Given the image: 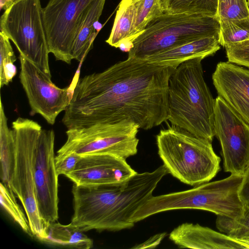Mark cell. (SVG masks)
Instances as JSON below:
<instances>
[{
    "label": "cell",
    "mask_w": 249,
    "mask_h": 249,
    "mask_svg": "<svg viewBox=\"0 0 249 249\" xmlns=\"http://www.w3.org/2000/svg\"><path fill=\"white\" fill-rule=\"evenodd\" d=\"M176 69L128 57L74 83L62 123L67 129L128 120L151 129L167 120L170 78Z\"/></svg>",
    "instance_id": "obj_1"
},
{
    "label": "cell",
    "mask_w": 249,
    "mask_h": 249,
    "mask_svg": "<svg viewBox=\"0 0 249 249\" xmlns=\"http://www.w3.org/2000/svg\"><path fill=\"white\" fill-rule=\"evenodd\" d=\"M168 173L162 165L152 172L137 173L119 183L93 187L74 184L73 214L70 224L83 232L132 228L134 213L153 196L159 182Z\"/></svg>",
    "instance_id": "obj_2"
},
{
    "label": "cell",
    "mask_w": 249,
    "mask_h": 249,
    "mask_svg": "<svg viewBox=\"0 0 249 249\" xmlns=\"http://www.w3.org/2000/svg\"><path fill=\"white\" fill-rule=\"evenodd\" d=\"M202 58L185 61L169 83L168 120L198 137L212 142L215 135V99L204 78Z\"/></svg>",
    "instance_id": "obj_3"
},
{
    "label": "cell",
    "mask_w": 249,
    "mask_h": 249,
    "mask_svg": "<svg viewBox=\"0 0 249 249\" xmlns=\"http://www.w3.org/2000/svg\"><path fill=\"white\" fill-rule=\"evenodd\" d=\"M158 154L168 173L193 186L210 181L220 170L212 142L172 125L156 137Z\"/></svg>",
    "instance_id": "obj_4"
},
{
    "label": "cell",
    "mask_w": 249,
    "mask_h": 249,
    "mask_svg": "<svg viewBox=\"0 0 249 249\" xmlns=\"http://www.w3.org/2000/svg\"><path fill=\"white\" fill-rule=\"evenodd\" d=\"M243 175L231 174L219 180L206 182L192 189L152 196L134 213L136 223L159 213L178 209H199L217 216L236 219L245 208L239 196Z\"/></svg>",
    "instance_id": "obj_5"
},
{
    "label": "cell",
    "mask_w": 249,
    "mask_h": 249,
    "mask_svg": "<svg viewBox=\"0 0 249 249\" xmlns=\"http://www.w3.org/2000/svg\"><path fill=\"white\" fill-rule=\"evenodd\" d=\"M218 17L163 13L153 20L133 41L128 57L144 60L148 57L194 40L219 37Z\"/></svg>",
    "instance_id": "obj_6"
},
{
    "label": "cell",
    "mask_w": 249,
    "mask_h": 249,
    "mask_svg": "<svg viewBox=\"0 0 249 249\" xmlns=\"http://www.w3.org/2000/svg\"><path fill=\"white\" fill-rule=\"evenodd\" d=\"M12 130L16 159L11 187L24 208L32 235L45 242L48 228L39 213L34 175L35 154L42 127L33 120L18 117L12 123Z\"/></svg>",
    "instance_id": "obj_7"
},
{
    "label": "cell",
    "mask_w": 249,
    "mask_h": 249,
    "mask_svg": "<svg viewBox=\"0 0 249 249\" xmlns=\"http://www.w3.org/2000/svg\"><path fill=\"white\" fill-rule=\"evenodd\" d=\"M0 31L13 41L22 55L51 78L50 53L40 0H19L1 16Z\"/></svg>",
    "instance_id": "obj_8"
},
{
    "label": "cell",
    "mask_w": 249,
    "mask_h": 249,
    "mask_svg": "<svg viewBox=\"0 0 249 249\" xmlns=\"http://www.w3.org/2000/svg\"><path fill=\"white\" fill-rule=\"evenodd\" d=\"M139 129L136 124L126 120L68 129L67 139L57 155L110 154L126 159L137 153Z\"/></svg>",
    "instance_id": "obj_9"
},
{
    "label": "cell",
    "mask_w": 249,
    "mask_h": 249,
    "mask_svg": "<svg viewBox=\"0 0 249 249\" xmlns=\"http://www.w3.org/2000/svg\"><path fill=\"white\" fill-rule=\"evenodd\" d=\"M95 0H49L42 16L50 53L56 60L68 64L78 29Z\"/></svg>",
    "instance_id": "obj_10"
},
{
    "label": "cell",
    "mask_w": 249,
    "mask_h": 249,
    "mask_svg": "<svg viewBox=\"0 0 249 249\" xmlns=\"http://www.w3.org/2000/svg\"><path fill=\"white\" fill-rule=\"evenodd\" d=\"M214 129L224 171L243 175L249 164V126L219 95L215 99Z\"/></svg>",
    "instance_id": "obj_11"
},
{
    "label": "cell",
    "mask_w": 249,
    "mask_h": 249,
    "mask_svg": "<svg viewBox=\"0 0 249 249\" xmlns=\"http://www.w3.org/2000/svg\"><path fill=\"white\" fill-rule=\"evenodd\" d=\"M20 82L25 91L32 114H39L54 124L57 116L69 106L72 87L60 88L33 63L19 54Z\"/></svg>",
    "instance_id": "obj_12"
},
{
    "label": "cell",
    "mask_w": 249,
    "mask_h": 249,
    "mask_svg": "<svg viewBox=\"0 0 249 249\" xmlns=\"http://www.w3.org/2000/svg\"><path fill=\"white\" fill-rule=\"evenodd\" d=\"M55 134L42 129L35 154L34 175L39 214L49 228L58 216V175L55 169Z\"/></svg>",
    "instance_id": "obj_13"
},
{
    "label": "cell",
    "mask_w": 249,
    "mask_h": 249,
    "mask_svg": "<svg viewBox=\"0 0 249 249\" xmlns=\"http://www.w3.org/2000/svg\"><path fill=\"white\" fill-rule=\"evenodd\" d=\"M137 173L126 159L110 154L82 156L74 169L66 177L84 187L109 185L127 180Z\"/></svg>",
    "instance_id": "obj_14"
},
{
    "label": "cell",
    "mask_w": 249,
    "mask_h": 249,
    "mask_svg": "<svg viewBox=\"0 0 249 249\" xmlns=\"http://www.w3.org/2000/svg\"><path fill=\"white\" fill-rule=\"evenodd\" d=\"M212 79L218 95L249 126V70L229 61L220 62Z\"/></svg>",
    "instance_id": "obj_15"
},
{
    "label": "cell",
    "mask_w": 249,
    "mask_h": 249,
    "mask_svg": "<svg viewBox=\"0 0 249 249\" xmlns=\"http://www.w3.org/2000/svg\"><path fill=\"white\" fill-rule=\"evenodd\" d=\"M169 238L180 248L248 249L239 240L198 224L183 223L170 232Z\"/></svg>",
    "instance_id": "obj_16"
},
{
    "label": "cell",
    "mask_w": 249,
    "mask_h": 249,
    "mask_svg": "<svg viewBox=\"0 0 249 249\" xmlns=\"http://www.w3.org/2000/svg\"><path fill=\"white\" fill-rule=\"evenodd\" d=\"M219 37L208 36L172 47L154 54L145 60L175 69L183 62L196 58L213 55L220 48Z\"/></svg>",
    "instance_id": "obj_17"
},
{
    "label": "cell",
    "mask_w": 249,
    "mask_h": 249,
    "mask_svg": "<svg viewBox=\"0 0 249 249\" xmlns=\"http://www.w3.org/2000/svg\"><path fill=\"white\" fill-rule=\"evenodd\" d=\"M106 0H95L87 10L80 25L71 51L72 59L81 62L93 46L98 32L94 23L99 21Z\"/></svg>",
    "instance_id": "obj_18"
},
{
    "label": "cell",
    "mask_w": 249,
    "mask_h": 249,
    "mask_svg": "<svg viewBox=\"0 0 249 249\" xmlns=\"http://www.w3.org/2000/svg\"><path fill=\"white\" fill-rule=\"evenodd\" d=\"M16 145L14 133L7 124L4 106L0 100V161L1 182L12 190L11 180L16 164Z\"/></svg>",
    "instance_id": "obj_19"
},
{
    "label": "cell",
    "mask_w": 249,
    "mask_h": 249,
    "mask_svg": "<svg viewBox=\"0 0 249 249\" xmlns=\"http://www.w3.org/2000/svg\"><path fill=\"white\" fill-rule=\"evenodd\" d=\"M136 18V9L133 0H122L116 11L110 35L106 42L118 48L124 40L133 41Z\"/></svg>",
    "instance_id": "obj_20"
},
{
    "label": "cell",
    "mask_w": 249,
    "mask_h": 249,
    "mask_svg": "<svg viewBox=\"0 0 249 249\" xmlns=\"http://www.w3.org/2000/svg\"><path fill=\"white\" fill-rule=\"evenodd\" d=\"M45 242L57 246L82 249H89L93 244L92 239L71 224L62 225L56 222L50 225Z\"/></svg>",
    "instance_id": "obj_21"
},
{
    "label": "cell",
    "mask_w": 249,
    "mask_h": 249,
    "mask_svg": "<svg viewBox=\"0 0 249 249\" xmlns=\"http://www.w3.org/2000/svg\"><path fill=\"white\" fill-rule=\"evenodd\" d=\"M163 11L170 14L217 17L218 0H161Z\"/></svg>",
    "instance_id": "obj_22"
},
{
    "label": "cell",
    "mask_w": 249,
    "mask_h": 249,
    "mask_svg": "<svg viewBox=\"0 0 249 249\" xmlns=\"http://www.w3.org/2000/svg\"><path fill=\"white\" fill-rule=\"evenodd\" d=\"M133 2L136 9L133 33L135 39L153 20L161 16L164 12L161 0H133Z\"/></svg>",
    "instance_id": "obj_23"
},
{
    "label": "cell",
    "mask_w": 249,
    "mask_h": 249,
    "mask_svg": "<svg viewBox=\"0 0 249 249\" xmlns=\"http://www.w3.org/2000/svg\"><path fill=\"white\" fill-rule=\"evenodd\" d=\"M219 43L225 47L249 39V18L220 21Z\"/></svg>",
    "instance_id": "obj_24"
},
{
    "label": "cell",
    "mask_w": 249,
    "mask_h": 249,
    "mask_svg": "<svg viewBox=\"0 0 249 249\" xmlns=\"http://www.w3.org/2000/svg\"><path fill=\"white\" fill-rule=\"evenodd\" d=\"M16 57L10 39L2 32L0 33V88L12 81L17 73L14 65Z\"/></svg>",
    "instance_id": "obj_25"
},
{
    "label": "cell",
    "mask_w": 249,
    "mask_h": 249,
    "mask_svg": "<svg viewBox=\"0 0 249 249\" xmlns=\"http://www.w3.org/2000/svg\"><path fill=\"white\" fill-rule=\"evenodd\" d=\"M216 225L220 231L231 238L239 240L249 239V208L236 219L217 216Z\"/></svg>",
    "instance_id": "obj_26"
},
{
    "label": "cell",
    "mask_w": 249,
    "mask_h": 249,
    "mask_svg": "<svg viewBox=\"0 0 249 249\" xmlns=\"http://www.w3.org/2000/svg\"><path fill=\"white\" fill-rule=\"evenodd\" d=\"M0 200L1 207L6 211L14 220L24 232L32 236L29 221L22 210L18 204L16 195L13 190L0 183Z\"/></svg>",
    "instance_id": "obj_27"
},
{
    "label": "cell",
    "mask_w": 249,
    "mask_h": 249,
    "mask_svg": "<svg viewBox=\"0 0 249 249\" xmlns=\"http://www.w3.org/2000/svg\"><path fill=\"white\" fill-rule=\"evenodd\" d=\"M217 17L219 21L249 18L247 0H218Z\"/></svg>",
    "instance_id": "obj_28"
},
{
    "label": "cell",
    "mask_w": 249,
    "mask_h": 249,
    "mask_svg": "<svg viewBox=\"0 0 249 249\" xmlns=\"http://www.w3.org/2000/svg\"><path fill=\"white\" fill-rule=\"evenodd\" d=\"M224 48L229 62L249 68V39Z\"/></svg>",
    "instance_id": "obj_29"
},
{
    "label": "cell",
    "mask_w": 249,
    "mask_h": 249,
    "mask_svg": "<svg viewBox=\"0 0 249 249\" xmlns=\"http://www.w3.org/2000/svg\"><path fill=\"white\" fill-rule=\"evenodd\" d=\"M82 156L75 153L57 156L55 158V169L57 174L66 176L75 168Z\"/></svg>",
    "instance_id": "obj_30"
},
{
    "label": "cell",
    "mask_w": 249,
    "mask_h": 249,
    "mask_svg": "<svg viewBox=\"0 0 249 249\" xmlns=\"http://www.w3.org/2000/svg\"><path fill=\"white\" fill-rule=\"evenodd\" d=\"M239 196L245 210L249 208V164L244 174L239 191Z\"/></svg>",
    "instance_id": "obj_31"
},
{
    "label": "cell",
    "mask_w": 249,
    "mask_h": 249,
    "mask_svg": "<svg viewBox=\"0 0 249 249\" xmlns=\"http://www.w3.org/2000/svg\"><path fill=\"white\" fill-rule=\"evenodd\" d=\"M166 233H162L156 234L154 236L149 238L144 243L139 245L132 248L134 249H143V248H153L157 246L166 236Z\"/></svg>",
    "instance_id": "obj_32"
},
{
    "label": "cell",
    "mask_w": 249,
    "mask_h": 249,
    "mask_svg": "<svg viewBox=\"0 0 249 249\" xmlns=\"http://www.w3.org/2000/svg\"><path fill=\"white\" fill-rule=\"evenodd\" d=\"M94 26L96 30L98 33L102 28V25L99 22V21H97L95 22Z\"/></svg>",
    "instance_id": "obj_33"
},
{
    "label": "cell",
    "mask_w": 249,
    "mask_h": 249,
    "mask_svg": "<svg viewBox=\"0 0 249 249\" xmlns=\"http://www.w3.org/2000/svg\"><path fill=\"white\" fill-rule=\"evenodd\" d=\"M19 0H9V1L12 3L13 4L14 2H16V1H17Z\"/></svg>",
    "instance_id": "obj_34"
},
{
    "label": "cell",
    "mask_w": 249,
    "mask_h": 249,
    "mask_svg": "<svg viewBox=\"0 0 249 249\" xmlns=\"http://www.w3.org/2000/svg\"><path fill=\"white\" fill-rule=\"evenodd\" d=\"M248 2L249 6V0H248Z\"/></svg>",
    "instance_id": "obj_35"
}]
</instances>
